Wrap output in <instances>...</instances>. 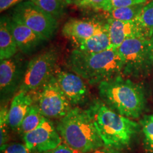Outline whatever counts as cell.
Returning a JSON list of instances; mask_svg holds the SVG:
<instances>
[{"instance_id": "8fae6325", "label": "cell", "mask_w": 153, "mask_h": 153, "mask_svg": "<svg viewBox=\"0 0 153 153\" xmlns=\"http://www.w3.org/2000/svg\"><path fill=\"white\" fill-rule=\"evenodd\" d=\"M54 76L72 106L82 104L87 101L89 90L83 78L73 72L65 70H55Z\"/></svg>"}, {"instance_id": "2e32d148", "label": "cell", "mask_w": 153, "mask_h": 153, "mask_svg": "<svg viewBox=\"0 0 153 153\" xmlns=\"http://www.w3.org/2000/svg\"><path fill=\"white\" fill-rule=\"evenodd\" d=\"M76 48L86 53H100L112 48L106 24L103 25L92 36L76 44Z\"/></svg>"}, {"instance_id": "52a82bcc", "label": "cell", "mask_w": 153, "mask_h": 153, "mask_svg": "<svg viewBox=\"0 0 153 153\" xmlns=\"http://www.w3.org/2000/svg\"><path fill=\"white\" fill-rule=\"evenodd\" d=\"M34 103L47 118H61L72 109V105L63 93L53 75L36 92Z\"/></svg>"}, {"instance_id": "9a60e30c", "label": "cell", "mask_w": 153, "mask_h": 153, "mask_svg": "<svg viewBox=\"0 0 153 153\" xmlns=\"http://www.w3.org/2000/svg\"><path fill=\"white\" fill-rule=\"evenodd\" d=\"M34 103L31 93L19 91L13 97L8 111V123L10 128L18 130L28 108Z\"/></svg>"}, {"instance_id": "603a6c76", "label": "cell", "mask_w": 153, "mask_h": 153, "mask_svg": "<svg viewBox=\"0 0 153 153\" xmlns=\"http://www.w3.org/2000/svg\"><path fill=\"white\" fill-rule=\"evenodd\" d=\"M8 111L6 107H1L0 111V131H1V148L7 145L9 139Z\"/></svg>"}, {"instance_id": "f1b7e54d", "label": "cell", "mask_w": 153, "mask_h": 153, "mask_svg": "<svg viewBox=\"0 0 153 153\" xmlns=\"http://www.w3.org/2000/svg\"><path fill=\"white\" fill-rule=\"evenodd\" d=\"M91 153H120V150H117V149L112 148H108V147L103 146L101 148H99L97 150H94Z\"/></svg>"}, {"instance_id": "4fadbf2b", "label": "cell", "mask_w": 153, "mask_h": 153, "mask_svg": "<svg viewBox=\"0 0 153 153\" xmlns=\"http://www.w3.org/2000/svg\"><path fill=\"white\" fill-rule=\"evenodd\" d=\"M105 24L109 35L112 48L117 49L128 38L135 37L148 38L136 21L122 22L108 18Z\"/></svg>"}, {"instance_id": "6da1fadb", "label": "cell", "mask_w": 153, "mask_h": 153, "mask_svg": "<svg viewBox=\"0 0 153 153\" xmlns=\"http://www.w3.org/2000/svg\"><path fill=\"white\" fill-rule=\"evenodd\" d=\"M104 146L121 150L131 144L139 124L109 108L102 100H94L87 109Z\"/></svg>"}, {"instance_id": "5b68a950", "label": "cell", "mask_w": 153, "mask_h": 153, "mask_svg": "<svg viewBox=\"0 0 153 153\" xmlns=\"http://www.w3.org/2000/svg\"><path fill=\"white\" fill-rule=\"evenodd\" d=\"M117 50L123 60V75L135 78L148 75L153 66L150 39L128 38Z\"/></svg>"}, {"instance_id": "4316f807", "label": "cell", "mask_w": 153, "mask_h": 153, "mask_svg": "<svg viewBox=\"0 0 153 153\" xmlns=\"http://www.w3.org/2000/svg\"><path fill=\"white\" fill-rule=\"evenodd\" d=\"M45 153H80L77 151L74 150L67 145L66 144H60V145L55 148L53 150H51L50 151Z\"/></svg>"}, {"instance_id": "8992f818", "label": "cell", "mask_w": 153, "mask_h": 153, "mask_svg": "<svg viewBox=\"0 0 153 153\" xmlns=\"http://www.w3.org/2000/svg\"><path fill=\"white\" fill-rule=\"evenodd\" d=\"M58 52L54 48L43 51L27 64L19 91L32 93L45 85L55 72Z\"/></svg>"}, {"instance_id": "ac0fdd59", "label": "cell", "mask_w": 153, "mask_h": 153, "mask_svg": "<svg viewBox=\"0 0 153 153\" xmlns=\"http://www.w3.org/2000/svg\"><path fill=\"white\" fill-rule=\"evenodd\" d=\"M44 118L45 116L42 114L41 110L39 109L37 105L33 103L28 108L26 116L17 131L19 133L22 135L28 132L33 131L39 126Z\"/></svg>"}, {"instance_id": "9c48e42d", "label": "cell", "mask_w": 153, "mask_h": 153, "mask_svg": "<svg viewBox=\"0 0 153 153\" xmlns=\"http://www.w3.org/2000/svg\"><path fill=\"white\" fill-rule=\"evenodd\" d=\"M30 152L45 153L62 144V139L53 122L44 118L36 128L22 135Z\"/></svg>"}, {"instance_id": "7a4b0ae2", "label": "cell", "mask_w": 153, "mask_h": 153, "mask_svg": "<svg viewBox=\"0 0 153 153\" xmlns=\"http://www.w3.org/2000/svg\"><path fill=\"white\" fill-rule=\"evenodd\" d=\"M68 64L72 72L91 85L123 74V60L115 48L96 53L74 49L70 53Z\"/></svg>"}, {"instance_id": "e0dca14e", "label": "cell", "mask_w": 153, "mask_h": 153, "mask_svg": "<svg viewBox=\"0 0 153 153\" xmlns=\"http://www.w3.org/2000/svg\"><path fill=\"white\" fill-rule=\"evenodd\" d=\"M18 50L9 25V18L2 16L0 21V59L2 60L15 56Z\"/></svg>"}, {"instance_id": "30bf717a", "label": "cell", "mask_w": 153, "mask_h": 153, "mask_svg": "<svg viewBox=\"0 0 153 153\" xmlns=\"http://www.w3.org/2000/svg\"><path fill=\"white\" fill-rule=\"evenodd\" d=\"M27 67V66H26ZM26 68L20 57L15 56L1 60L0 63V90L2 98H9L19 89Z\"/></svg>"}, {"instance_id": "cb8c5ba5", "label": "cell", "mask_w": 153, "mask_h": 153, "mask_svg": "<svg viewBox=\"0 0 153 153\" xmlns=\"http://www.w3.org/2000/svg\"><path fill=\"white\" fill-rule=\"evenodd\" d=\"M108 0H74L72 4L79 8L104 11Z\"/></svg>"}, {"instance_id": "484cf974", "label": "cell", "mask_w": 153, "mask_h": 153, "mask_svg": "<svg viewBox=\"0 0 153 153\" xmlns=\"http://www.w3.org/2000/svg\"><path fill=\"white\" fill-rule=\"evenodd\" d=\"M1 153H30L25 144L12 143L1 148Z\"/></svg>"}, {"instance_id": "83f0119b", "label": "cell", "mask_w": 153, "mask_h": 153, "mask_svg": "<svg viewBox=\"0 0 153 153\" xmlns=\"http://www.w3.org/2000/svg\"><path fill=\"white\" fill-rule=\"evenodd\" d=\"M25 0H0V11L1 12L11 7H15Z\"/></svg>"}, {"instance_id": "d6986e66", "label": "cell", "mask_w": 153, "mask_h": 153, "mask_svg": "<svg viewBox=\"0 0 153 153\" xmlns=\"http://www.w3.org/2000/svg\"><path fill=\"white\" fill-rule=\"evenodd\" d=\"M145 4H137L131 7L115 8L107 11L108 18L122 21V22H131L135 21L138 16Z\"/></svg>"}, {"instance_id": "4dcf8cb0", "label": "cell", "mask_w": 153, "mask_h": 153, "mask_svg": "<svg viewBox=\"0 0 153 153\" xmlns=\"http://www.w3.org/2000/svg\"><path fill=\"white\" fill-rule=\"evenodd\" d=\"M150 40V43H151V52H152V62H153V36L151 38Z\"/></svg>"}, {"instance_id": "7c38bea8", "label": "cell", "mask_w": 153, "mask_h": 153, "mask_svg": "<svg viewBox=\"0 0 153 153\" xmlns=\"http://www.w3.org/2000/svg\"><path fill=\"white\" fill-rule=\"evenodd\" d=\"M9 22L17 46L19 51L23 53L29 54L47 41L35 33L14 15H12L11 18H9Z\"/></svg>"}, {"instance_id": "5bb4252c", "label": "cell", "mask_w": 153, "mask_h": 153, "mask_svg": "<svg viewBox=\"0 0 153 153\" xmlns=\"http://www.w3.org/2000/svg\"><path fill=\"white\" fill-rule=\"evenodd\" d=\"M104 24L95 19L72 18L64 24L62 33L76 45L92 36Z\"/></svg>"}, {"instance_id": "3957f363", "label": "cell", "mask_w": 153, "mask_h": 153, "mask_svg": "<svg viewBox=\"0 0 153 153\" xmlns=\"http://www.w3.org/2000/svg\"><path fill=\"white\" fill-rule=\"evenodd\" d=\"M101 100L118 114L129 118H138L145 107L143 87L129 79L118 75L99 84Z\"/></svg>"}, {"instance_id": "7402d4cb", "label": "cell", "mask_w": 153, "mask_h": 153, "mask_svg": "<svg viewBox=\"0 0 153 153\" xmlns=\"http://www.w3.org/2000/svg\"><path fill=\"white\" fill-rule=\"evenodd\" d=\"M145 148L153 153V114L146 115L140 121Z\"/></svg>"}, {"instance_id": "44dd1931", "label": "cell", "mask_w": 153, "mask_h": 153, "mask_svg": "<svg viewBox=\"0 0 153 153\" xmlns=\"http://www.w3.org/2000/svg\"><path fill=\"white\" fill-rule=\"evenodd\" d=\"M43 9L44 11L51 15L58 20L62 18L65 12L66 5L60 0H29Z\"/></svg>"}, {"instance_id": "ffe728a7", "label": "cell", "mask_w": 153, "mask_h": 153, "mask_svg": "<svg viewBox=\"0 0 153 153\" xmlns=\"http://www.w3.org/2000/svg\"><path fill=\"white\" fill-rule=\"evenodd\" d=\"M146 36L151 38L153 36V0L145 4L138 16L135 19Z\"/></svg>"}, {"instance_id": "277c9868", "label": "cell", "mask_w": 153, "mask_h": 153, "mask_svg": "<svg viewBox=\"0 0 153 153\" xmlns=\"http://www.w3.org/2000/svg\"><path fill=\"white\" fill-rule=\"evenodd\" d=\"M56 128L65 144L80 153L91 152L104 146L87 110L72 108L60 118Z\"/></svg>"}, {"instance_id": "ba28073f", "label": "cell", "mask_w": 153, "mask_h": 153, "mask_svg": "<svg viewBox=\"0 0 153 153\" xmlns=\"http://www.w3.org/2000/svg\"><path fill=\"white\" fill-rule=\"evenodd\" d=\"M12 15L47 41L53 37L58 27L57 19L29 0L15 6Z\"/></svg>"}, {"instance_id": "d4e9b609", "label": "cell", "mask_w": 153, "mask_h": 153, "mask_svg": "<svg viewBox=\"0 0 153 153\" xmlns=\"http://www.w3.org/2000/svg\"><path fill=\"white\" fill-rule=\"evenodd\" d=\"M148 0H108L104 11L111 10L115 8L131 7L137 4H145Z\"/></svg>"}, {"instance_id": "f546056e", "label": "cell", "mask_w": 153, "mask_h": 153, "mask_svg": "<svg viewBox=\"0 0 153 153\" xmlns=\"http://www.w3.org/2000/svg\"><path fill=\"white\" fill-rule=\"evenodd\" d=\"M62 2H63L65 4L66 6L68 5H70V4H73V1L74 0H60Z\"/></svg>"}]
</instances>
